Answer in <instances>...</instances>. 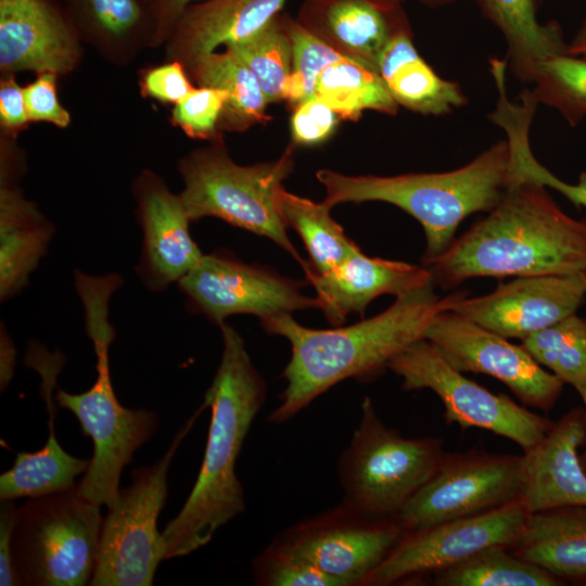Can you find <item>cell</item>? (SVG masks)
Instances as JSON below:
<instances>
[{"mask_svg": "<svg viewBox=\"0 0 586 586\" xmlns=\"http://www.w3.org/2000/svg\"><path fill=\"white\" fill-rule=\"evenodd\" d=\"M423 264L444 289L475 277L579 273L586 269V219L566 215L545 186L511 177L485 218Z\"/></svg>", "mask_w": 586, "mask_h": 586, "instance_id": "cell-1", "label": "cell"}, {"mask_svg": "<svg viewBox=\"0 0 586 586\" xmlns=\"http://www.w3.org/2000/svg\"><path fill=\"white\" fill-rule=\"evenodd\" d=\"M433 285L398 296L383 313L344 328H307L291 314L262 320L265 331L285 337L291 345L282 374L286 386L268 420L285 422L339 382L378 373L410 344L424 339L440 314L453 310L468 295L458 291L440 297Z\"/></svg>", "mask_w": 586, "mask_h": 586, "instance_id": "cell-2", "label": "cell"}, {"mask_svg": "<svg viewBox=\"0 0 586 586\" xmlns=\"http://www.w3.org/2000/svg\"><path fill=\"white\" fill-rule=\"evenodd\" d=\"M222 354L204 403L211 409L207 442L199 475L184 505L162 532L165 559L205 546L226 523L245 510L235 462L266 399V383L245 344L230 324H219Z\"/></svg>", "mask_w": 586, "mask_h": 586, "instance_id": "cell-3", "label": "cell"}, {"mask_svg": "<svg viewBox=\"0 0 586 586\" xmlns=\"http://www.w3.org/2000/svg\"><path fill=\"white\" fill-rule=\"evenodd\" d=\"M122 284L123 279L117 273L92 276L75 271L74 286L84 307L86 332L95 353L97 378L92 386L80 394L61 388L55 392L56 405L76 416L82 434L93 443L90 464L77 484V492L107 509L119 496L123 469L158 428L156 412L122 406L112 385L109 351L115 331L109 320L110 301Z\"/></svg>", "mask_w": 586, "mask_h": 586, "instance_id": "cell-4", "label": "cell"}, {"mask_svg": "<svg viewBox=\"0 0 586 586\" xmlns=\"http://www.w3.org/2000/svg\"><path fill=\"white\" fill-rule=\"evenodd\" d=\"M326 189L323 202L379 201L393 204L416 218L426 240L423 263L445 252L461 221L476 212H491L502 199L510 181L507 140L492 144L469 164L444 173L397 176H348L330 169L316 174Z\"/></svg>", "mask_w": 586, "mask_h": 586, "instance_id": "cell-5", "label": "cell"}, {"mask_svg": "<svg viewBox=\"0 0 586 586\" xmlns=\"http://www.w3.org/2000/svg\"><path fill=\"white\" fill-rule=\"evenodd\" d=\"M183 157L178 169L183 190L179 193L191 221L216 217L227 224L265 237L290 253L303 267L286 233L279 206V192L294 167V144L277 160L250 166L238 165L221 139Z\"/></svg>", "mask_w": 586, "mask_h": 586, "instance_id": "cell-6", "label": "cell"}, {"mask_svg": "<svg viewBox=\"0 0 586 586\" xmlns=\"http://www.w3.org/2000/svg\"><path fill=\"white\" fill-rule=\"evenodd\" d=\"M445 454L438 438H407L387 426L366 397L358 425L339 459L343 500L373 517L396 518L434 475Z\"/></svg>", "mask_w": 586, "mask_h": 586, "instance_id": "cell-7", "label": "cell"}, {"mask_svg": "<svg viewBox=\"0 0 586 586\" xmlns=\"http://www.w3.org/2000/svg\"><path fill=\"white\" fill-rule=\"evenodd\" d=\"M102 523L101 506L80 496L77 485L29 498L18 508L12 537L21 585H89Z\"/></svg>", "mask_w": 586, "mask_h": 586, "instance_id": "cell-8", "label": "cell"}, {"mask_svg": "<svg viewBox=\"0 0 586 586\" xmlns=\"http://www.w3.org/2000/svg\"><path fill=\"white\" fill-rule=\"evenodd\" d=\"M178 431L169 448L153 464L132 471V482L103 518L91 586H151L165 559L157 519L167 498V473L180 443L200 412Z\"/></svg>", "mask_w": 586, "mask_h": 586, "instance_id": "cell-9", "label": "cell"}, {"mask_svg": "<svg viewBox=\"0 0 586 586\" xmlns=\"http://www.w3.org/2000/svg\"><path fill=\"white\" fill-rule=\"evenodd\" d=\"M387 368L402 378L405 390L433 391L445 407L447 423L488 430L513 441L523 451L537 445L555 424L466 378L425 339L406 347Z\"/></svg>", "mask_w": 586, "mask_h": 586, "instance_id": "cell-10", "label": "cell"}, {"mask_svg": "<svg viewBox=\"0 0 586 586\" xmlns=\"http://www.w3.org/2000/svg\"><path fill=\"white\" fill-rule=\"evenodd\" d=\"M522 456L445 454L434 475L396 515L405 532L482 513L520 497Z\"/></svg>", "mask_w": 586, "mask_h": 586, "instance_id": "cell-11", "label": "cell"}, {"mask_svg": "<svg viewBox=\"0 0 586 586\" xmlns=\"http://www.w3.org/2000/svg\"><path fill=\"white\" fill-rule=\"evenodd\" d=\"M405 531L395 518L370 515L344 501L304 520L275 540L342 586L365 585Z\"/></svg>", "mask_w": 586, "mask_h": 586, "instance_id": "cell-12", "label": "cell"}, {"mask_svg": "<svg viewBox=\"0 0 586 586\" xmlns=\"http://www.w3.org/2000/svg\"><path fill=\"white\" fill-rule=\"evenodd\" d=\"M530 515L518 498L488 511L405 532L365 585L386 586L408 577L436 573L491 546L510 549Z\"/></svg>", "mask_w": 586, "mask_h": 586, "instance_id": "cell-13", "label": "cell"}, {"mask_svg": "<svg viewBox=\"0 0 586 586\" xmlns=\"http://www.w3.org/2000/svg\"><path fill=\"white\" fill-rule=\"evenodd\" d=\"M177 285L190 310L218 326L238 314L254 315L262 321L318 308L317 298L302 292V282L247 265L222 251L204 254Z\"/></svg>", "mask_w": 586, "mask_h": 586, "instance_id": "cell-14", "label": "cell"}, {"mask_svg": "<svg viewBox=\"0 0 586 586\" xmlns=\"http://www.w3.org/2000/svg\"><path fill=\"white\" fill-rule=\"evenodd\" d=\"M424 339L460 372L484 373L506 384L526 406L550 410L563 382L524 348L470 319L447 310L426 328Z\"/></svg>", "mask_w": 586, "mask_h": 586, "instance_id": "cell-15", "label": "cell"}, {"mask_svg": "<svg viewBox=\"0 0 586 586\" xmlns=\"http://www.w3.org/2000/svg\"><path fill=\"white\" fill-rule=\"evenodd\" d=\"M585 295L583 272L517 277L489 294L462 297L453 311L506 339L522 341L575 314Z\"/></svg>", "mask_w": 586, "mask_h": 586, "instance_id": "cell-16", "label": "cell"}, {"mask_svg": "<svg viewBox=\"0 0 586 586\" xmlns=\"http://www.w3.org/2000/svg\"><path fill=\"white\" fill-rule=\"evenodd\" d=\"M137 218L142 232L136 272L153 293L178 283L204 254L190 233L191 219L180 194L156 174L144 170L133 182Z\"/></svg>", "mask_w": 586, "mask_h": 586, "instance_id": "cell-17", "label": "cell"}, {"mask_svg": "<svg viewBox=\"0 0 586 586\" xmlns=\"http://www.w3.org/2000/svg\"><path fill=\"white\" fill-rule=\"evenodd\" d=\"M79 34L51 0H0V68L67 74L80 58Z\"/></svg>", "mask_w": 586, "mask_h": 586, "instance_id": "cell-18", "label": "cell"}, {"mask_svg": "<svg viewBox=\"0 0 586 586\" xmlns=\"http://www.w3.org/2000/svg\"><path fill=\"white\" fill-rule=\"evenodd\" d=\"M304 272L316 291L318 308L334 326L343 323L352 313L364 315L369 303L380 295L398 297L434 284L425 266L369 257L360 249L327 272L309 268Z\"/></svg>", "mask_w": 586, "mask_h": 586, "instance_id": "cell-19", "label": "cell"}, {"mask_svg": "<svg viewBox=\"0 0 586 586\" xmlns=\"http://www.w3.org/2000/svg\"><path fill=\"white\" fill-rule=\"evenodd\" d=\"M586 438L583 411L571 410L546 436L522 455L520 499L530 513L546 509L585 506L586 471L578 447Z\"/></svg>", "mask_w": 586, "mask_h": 586, "instance_id": "cell-20", "label": "cell"}, {"mask_svg": "<svg viewBox=\"0 0 586 586\" xmlns=\"http://www.w3.org/2000/svg\"><path fill=\"white\" fill-rule=\"evenodd\" d=\"M288 0H202L180 15L166 41L167 60L186 68L195 60L241 42L277 14Z\"/></svg>", "mask_w": 586, "mask_h": 586, "instance_id": "cell-21", "label": "cell"}, {"mask_svg": "<svg viewBox=\"0 0 586 586\" xmlns=\"http://www.w3.org/2000/svg\"><path fill=\"white\" fill-rule=\"evenodd\" d=\"M296 20L342 54L377 68L381 51L407 17L402 7L374 0H305Z\"/></svg>", "mask_w": 586, "mask_h": 586, "instance_id": "cell-22", "label": "cell"}, {"mask_svg": "<svg viewBox=\"0 0 586 586\" xmlns=\"http://www.w3.org/2000/svg\"><path fill=\"white\" fill-rule=\"evenodd\" d=\"M28 360L42 378L41 394L49 415V436L46 445L36 453H17L13 467L0 475L1 500L35 498L68 491L76 486V477L85 474L90 464V459L67 454L55 436L56 403L52 398V391L61 369L59 356L41 354L38 349L31 357L28 355Z\"/></svg>", "mask_w": 586, "mask_h": 586, "instance_id": "cell-23", "label": "cell"}, {"mask_svg": "<svg viewBox=\"0 0 586 586\" xmlns=\"http://www.w3.org/2000/svg\"><path fill=\"white\" fill-rule=\"evenodd\" d=\"M15 165L1 163L0 300L20 294L47 254L55 227L13 182Z\"/></svg>", "mask_w": 586, "mask_h": 586, "instance_id": "cell-24", "label": "cell"}, {"mask_svg": "<svg viewBox=\"0 0 586 586\" xmlns=\"http://www.w3.org/2000/svg\"><path fill=\"white\" fill-rule=\"evenodd\" d=\"M377 69L398 106L423 115H445L464 106L460 85L442 78L418 53L408 20L381 51Z\"/></svg>", "mask_w": 586, "mask_h": 586, "instance_id": "cell-25", "label": "cell"}, {"mask_svg": "<svg viewBox=\"0 0 586 586\" xmlns=\"http://www.w3.org/2000/svg\"><path fill=\"white\" fill-rule=\"evenodd\" d=\"M510 551L558 579L586 582V507L566 506L530 513Z\"/></svg>", "mask_w": 586, "mask_h": 586, "instance_id": "cell-26", "label": "cell"}, {"mask_svg": "<svg viewBox=\"0 0 586 586\" xmlns=\"http://www.w3.org/2000/svg\"><path fill=\"white\" fill-rule=\"evenodd\" d=\"M507 42L508 68L520 80L533 82L538 65L566 52L568 42L557 21L537 18L536 0H474Z\"/></svg>", "mask_w": 586, "mask_h": 586, "instance_id": "cell-27", "label": "cell"}, {"mask_svg": "<svg viewBox=\"0 0 586 586\" xmlns=\"http://www.w3.org/2000/svg\"><path fill=\"white\" fill-rule=\"evenodd\" d=\"M186 69L198 87L217 88L228 93L220 131H243L270 119L269 103L258 79L230 50L208 53Z\"/></svg>", "mask_w": 586, "mask_h": 586, "instance_id": "cell-28", "label": "cell"}, {"mask_svg": "<svg viewBox=\"0 0 586 586\" xmlns=\"http://www.w3.org/2000/svg\"><path fill=\"white\" fill-rule=\"evenodd\" d=\"M519 102L509 100L507 91H498L495 110L488 116L506 133L510 151V176L536 181L551 188L575 206L586 207V173L576 183H568L555 176L534 156L530 144V129L536 113L537 102L522 93Z\"/></svg>", "mask_w": 586, "mask_h": 586, "instance_id": "cell-29", "label": "cell"}, {"mask_svg": "<svg viewBox=\"0 0 586 586\" xmlns=\"http://www.w3.org/2000/svg\"><path fill=\"white\" fill-rule=\"evenodd\" d=\"M326 102L342 119L357 120L364 111L395 115L398 104L377 68L344 55L320 74L315 97Z\"/></svg>", "mask_w": 586, "mask_h": 586, "instance_id": "cell-30", "label": "cell"}, {"mask_svg": "<svg viewBox=\"0 0 586 586\" xmlns=\"http://www.w3.org/2000/svg\"><path fill=\"white\" fill-rule=\"evenodd\" d=\"M279 206L286 227L298 233L308 252L309 259L303 270L327 272L359 250L331 217V207L323 201L316 203L282 188Z\"/></svg>", "mask_w": 586, "mask_h": 586, "instance_id": "cell-31", "label": "cell"}, {"mask_svg": "<svg viewBox=\"0 0 586 586\" xmlns=\"http://www.w3.org/2000/svg\"><path fill=\"white\" fill-rule=\"evenodd\" d=\"M79 35L100 47H129L148 42L149 7L141 0H62Z\"/></svg>", "mask_w": 586, "mask_h": 586, "instance_id": "cell-32", "label": "cell"}, {"mask_svg": "<svg viewBox=\"0 0 586 586\" xmlns=\"http://www.w3.org/2000/svg\"><path fill=\"white\" fill-rule=\"evenodd\" d=\"M440 586H556L559 579L504 546L484 548L468 559L434 573Z\"/></svg>", "mask_w": 586, "mask_h": 586, "instance_id": "cell-33", "label": "cell"}, {"mask_svg": "<svg viewBox=\"0 0 586 586\" xmlns=\"http://www.w3.org/2000/svg\"><path fill=\"white\" fill-rule=\"evenodd\" d=\"M225 49L230 50L254 73L268 103L282 100L293 55L286 14H277L251 37Z\"/></svg>", "mask_w": 586, "mask_h": 586, "instance_id": "cell-34", "label": "cell"}, {"mask_svg": "<svg viewBox=\"0 0 586 586\" xmlns=\"http://www.w3.org/2000/svg\"><path fill=\"white\" fill-rule=\"evenodd\" d=\"M523 348L563 383L586 382V319L575 314L522 340Z\"/></svg>", "mask_w": 586, "mask_h": 586, "instance_id": "cell-35", "label": "cell"}, {"mask_svg": "<svg viewBox=\"0 0 586 586\" xmlns=\"http://www.w3.org/2000/svg\"><path fill=\"white\" fill-rule=\"evenodd\" d=\"M533 84L536 102L557 110L571 127L586 117V55L564 52L544 60Z\"/></svg>", "mask_w": 586, "mask_h": 586, "instance_id": "cell-36", "label": "cell"}, {"mask_svg": "<svg viewBox=\"0 0 586 586\" xmlns=\"http://www.w3.org/2000/svg\"><path fill=\"white\" fill-rule=\"evenodd\" d=\"M292 42V71L282 90V100L293 109L315 97V87L326 67L344 54L288 15Z\"/></svg>", "mask_w": 586, "mask_h": 586, "instance_id": "cell-37", "label": "cell"}, {"mask_svg": "<svg viewBox=\"0 0 586 586\" xmlns=\"http://www.w3.org/2000/svg\"><path fill=\"white\" fill-rule=\"evenodd\" d=\"M255 583L264 586H342L305 558L273 540L253 560Z\"/></svg>", "mask_w": 586, "mask_h": 586, "instance_id": "cell-38", "label": "cell"}, {"mask_svg": "<svg viewBox=\"0 0 586 586\" xmlns=\"http://www.w3.org/2000/svg\"><path fill=\"white\" fill-rule=\"evenodd\" d=\"M228 93L212 87H194L171 111V123L193 139L219 140V124Z\"/></svg>", "mask_w": 586, "mask_h": 586, "instance_id": "cell-39", "label": "cell"}, {"mask_svg": "<svg viewBox=\"0 0 586 586\" xmlns=\"http://www.w3.org/2000/svg\"><path fill=\"white\" fill-rule=\"evenodd\" d=\"M340 116L322 100L311 98L294 107L291 117L293 144L316 145L334 132Z\"/></svg>", "mask_w": 586, "mask_h": 586, "instance_id": "cell-40", "label": "cell"}, {"mask_svg": "<svg viewBox=\"0 0 586 586\" xmlns=\"http://www.w3.org/2000/svg\"><path fill=\"white\" fill-rule=\"evenodd\" d=\"M186 67L178 61L149 68L140 79L142 95L163 103H178L193 89Z\"/></svg>", "mask_w": 586, "mask_h": 586, "instance_id": "cell-41", "label": "cell"}, {"mask_svg": "<svg viewBox=\"0 0 586 586\" xmlns=\"http://www.w3.org/2000/svg\"><path fill=\"white\" fill-rule=\"evenodd\" d=\"M54 73H41L24 87L25 103L30 122H47L65 128L71 123L69 113L61 105L58 98Z\"/></svg>", "mask_w": 586, "mask_h": 586, "instance_id": "cell-42", "label": "cell"}, {"mask_svg": "<svg viewBox=\"0 0 586 586\" xmlns=\"http://www.w3.org/2000/svg\"><path fill=\"white\" fill-rule=\"evenodd\" d=\"M24 88L21 87L13 75L5 76L0 84V124L10 135L15 136L29 123Z\"/></svg>", "mask_w": 586, "mask_h": 586, "instance_id": "cell-43", "label": "cell"}, {"mask_svg": "<svg viewBox=\"0 0 586 586\" xmlns=\"http://www.w3.org/2000/svg\"><path fill=\"white\" fill-rule=\"evenodd\" d=\"M18 506L15 500H1L0 506V585H21L13 555L12 537L17 520Z\"/></svg>", "mask_w": 586, "mask_h": 586, "instance_id": "cell-44", "label": "cell"}, {"mask_svg": "<svg viewBox=\"0 0 586 586\" xmlns=\"http://www.w3.org/2000/svg\"><path fill=\"white\" fill-rule=\"evenodd\" d=\"M202 0H154L150 7L151 29L146 44L153 48L165 44L182 12Z\"/></svg>", "mask_w": 586, "mask_h": 586, "instance_id": "cell-45", "label": "cell"}, {"mask_svg": "<svg viewBox=\"0 0 586 586\" xmlns=\"http://www.w3.org/2000/svg\"><path fill=\"white\" fill-rule=\"evenodd\" d=\"M15 347L13 341L1 322L0 334V384L3 391L14 374Z\"/></svg>", "mask_w": 586, "mask_h": 586, "instance_id": "cell-46", "label": "cell"}, {"mask_svg": "<svg viewBox=\"0 0 586 586\" xmlns=\"http://www.w3.org/2000/svg\"><path fill=\"white\" fill-rule=\"evenodd\" d=\"M566 53L586 55V18L582 22L574 37L568 42Z\"/></svg>", "mask_w": 586, "mask_h": 586, "instance_id": "cell-47", "label": "cell"}, {"mask_svg": "<svg viewBox=\"0 0 586 586\" xmlns=\"http://www.w3.org/2000/svg\"><path fill=\"white\" fill-rule=\"evenodd\" d=\"M422 4L429 8H441L455 2L456 0H419Z\"/></svg>", "mask_w": 586, "mask_h": 586, "instance_id": "cell-48", "label": "cell"}, {"mask_svg": "<svg viewBox=\"0 0 586 586\" xmlns=\"http://www.w3.org/2000/svg\"><path fill=\"white\" fill-rule=\"evenodd\" d=\"M576 391L579 393L584 404H585V407H586V382H584L582 385H579ZM582 462V466L584 468V470L586 471V451L583 456V460H581Z\"/></svg>", "mask_w": 586, "mask_h": 586, "instance_id": "cell-49", "label": "cell"}, {"mask_svg": "<svg viewBox=\"0 0 586 586\" xmlns=\"http://www.w3.org/2000/svg\"><path fill=\"white\" fill-rule=\"evenodd\" d=\"M374 1L379 2L380 4L386 8L395 9V8L402 7V3L404 0H374Z\"/></svg>", "mask_w": 586, "mask_h": 586, "instance_id": "cell-50", "label": "cell"}, {"mask_svg": "<svg viewBox=\"0 0 586 586\" xmlns=\"http://www.w3.org/2000/svg\"><path fill=\"white\" fill-rule=\"evenodd\" d=\"M144 4H146L148 7H150V4L154 1V0H141Z\"/></svg>", "mask_w": 586, "mask_h": 586, "instance_id": "cell-51", "label": "cell"}, {"mask_svg": "<svg viewBox=\"0 0 586 586\" xmlns=\"http://www.w3.org/2000/svg\"><path fill=\"white\" fill-rule=\"evenodd\" d=\"M584 280H585V288H586V269L583 271Z\"/></svg>", "mask_w": 586, "mask_h": 586, "instance_id": "cell-52", "label": "cell"}]
</instances>
